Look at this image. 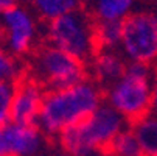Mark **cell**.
<instances>
[{"label":"cell","mask_w":157,"mask_h":156,"mask_svg":"<svg viewBox=\"0 0 157 156\" xmlns=\"http://www.w3.org/2000/svg\"><path fill=\"white\" fill-rule=\"evenodd\" d=\"M107 156H110V154H107Z\"/></svg>","instance_id":"obj_20"},{"label":"cell","mask_w":157,"mask_h":156,"mask_svg":"<svg viewBox=\"0 0 157 156\" xmlns=\"http://www.w3.org/2000/svg\"><path fill=\"white\" fill-rule=\"evenodd\" d=\"M45 39L47 44L86 64L98 52L95 42V22L86 10L47 22Z\"/></svg>","instance_id":"obj_5"},{"label":"cell","mask_w":157,"mask_h":156,"mask_svg":"<svg viewBox=\"0 0 157 156\" xmlns=\"http://www.w3.org/2000/svg\"><path fill=\"white\" fill-rule=\"evenodd\" d=\"M25 75L45 91L73 86L87 77V64L50 44L34 49L25 66Z\"/></svg>","instance_id":"obj_4"},{"label":"cell","mask_w":157,"mask_h":156,"mask_svg":"<svg viewBox=\"0 0 157 156\" xmlns=\"http://www.w3.org/2000/svg\"><path fill=\"white\" fill-rule=\"evenodd\" d=\"M44 139V133L37 125H24L6 122L0 126V156H31Z\"/></svg>","instance_id":"obj_9"},{"label":"cell","mask_w":157,"mask_h":156,"mask_svg":"<svg viewBox=\"0 0 157 156\" xmlns=\"http://www.w3.org/2000/svg\"><path fill=\"white\" fill-rule=\"evenodd\" d=\"M25 75V66H22L16 56L0 46V81L17 83Z\"/></svg>","instance_id":"obj_16"},{"label":"cell","mask_w":157,"mask_h":156,"mask_svg":"<svg viewBox=\"0 0 157 156\" xmlns=\"http://www.w3.org/2000/svg\"><path fill=\"white\" fill-rule=\"evenodd\" d=\"M30 5L39 19L52 22L61 16L84 10L86 0H30Z\"/></svg>","instance_id":"obj_12"},{"label":"cell","mask_w":157,"mask_h":156,"mask_svg":"<svg viewBox=\"0 0 157 156\" xmlns=\"http://www.w3.org/2000/svg\"><path fill=\"white\" fill-rule=\"evenodd\" d=\"M152 66L128 62L123 75L104 89V102L131 125L151 113Z\"/></svg>","instance_id":"obj_3"},{"label":"cell","mask_w":157,"mask_h":156,"mask_svg":"<svg viewBox=\"0 0 157 156\" xmlns=\"http://www.w3.org/2000/svg\"><path fill=\"white\" fill-rule=\"evenodd\" d=\"M19 5V0H0V14Z\"/></svg>","instance_id":"obj_19"},{"label":"cell","mask_w":157,"mask_h":156,"mask_svg":"<svg viewBox=\"0 0 157 156\" xmlns=\"http://www.w3.org/2000/svg\"><path fill=\"white\" fill-rule=\"evenodd\" d=\"M118 52L128 62L157 64V10H136L121 24Z\"/></svg>","instance_id":"obj_6"},{"label":"cell","mask_w":157,"mask_h":156,"mask_svg":"<svg viewBox=\"0 0 157 156\" xmlns=\"http://www.w3.org/2000/svg\"><path fill=\"white\" fill-rule=\"evenodd\" d=\"M129 128L139 141L142 156H157V116L149 113L131 123Z\"/></svg>","instance_id":"obj_13"},{"label":"cell","mask_w":157,"mask_h":156,"mask_svg":"<svg viewBox=\"0 0 157 156\" xmlns=\"http://www.w3.org/2000/svg\"><path fill=\"white\" fill-rule=\"evenodd\" d=\"M106 154H110V156H142L139 141H137L136 134L132 133V130L131 128L123 130L112 141Z\"/></svg>","instance_id":"obj_15"},{"label":"cell","mask_w":157,"mask_h":156,"mask_svg":"<svg viewBox=\"0 0 157 156\" xmlns=\"http://www.w3.org/2000/svg\"><path fill=\"white\" fill-rule=\"evenodd\" d=\"M95 42L98 50H118L121 42V24L118 22L95 24Z\"/></svg>","instance_id":"obj_14"},{"label":"cell","mask_w":157,"mask_h":156,"mask_svg":"<svg viewBox=\"0 0 157 156\" xmlns=\"http://www.w3.org/2000/svg\"><path fill=\"white\" fill-rule=\"evenodd\" d=\"M126 66L128 61L118 50H98L87 62V77L104 91L123 75Z\"/></svg>","instance_id":"obj_10"},{"label":"cell","mask_w":157,"mask_h":156,"mask_svg":"<svg viewBox=\"0 0 157 156\" xmlns=\"http://www.w3.org/2000/svg\"><path fill=\"white\" fill-rule=\"evenodd\" d=\"M45 92V89L33 78L24 75L14 84L10 120L24 125H36Z\"/></svg>","instance_id":"obj_8"},{"label":"cell","mask_w":157,"mask_h":156,"mask_svg":"<svg viewBox=\"0 0 157 156\" xmlns=\"http://www.w3.org/2000/svg\"><path fill=\"white\" fill-rule=\"evenodd\" d=\"M151 114L157 116V69L154 72L152 87H151Z\"/></svg>","instance_id":"obj_18"},{"label":"cell","mask_w":157,"mask_h":156,"mask_svg":"<svg viewBox=\"0 0 157 156\" xmlns=\"http://www.w3.org/2000/svg\"><path fill=\"white\" fill-rule=\"evenodd\" d=\"M37 16L33 10L17 5L0 14V46L13 56H30L37 42Z\"/></svg>","instance_id":"obj_7"},{"label":"cell","mask_w":157,"mask_h":156,"mask_svg":"<svg viewBox=\"0 0 157 156\" xmlns=\"http://www.w3.org/2000/svg\"><path fill=\"white\" fill-rule=\"evenodd\" d=\"M13 92H14V83L0 81V126L10 122Z\"/></svg>","instance_id":"obj_17"},{"label":"cell","mask_w":157,"mask_h":156,"mask_svg":"<svg viewBox=\"0 0 157 156\" xmlns=\"http://www.w3.org/2000/svg\"><path fill=\"white\" fill-rule=\"evenodd\" d=\"M137 0H86L84 10L95 24L123 22L136 11Z\"/></svg>","instance_id":"obj_11"},{"label":"cell","mask_w":157,"mask_h":156,"mask_svg":"<svg viewBox=\"0 0 157 156\" xmlns=\"http://www.w3.org/2000/svg\"><path fill=\"white\" fill-rule=\"evenodd\" d=\"M128 125L123 116L103 102L87 119L67 128L58 138L62 150L72 156H87L94 151L106 153L112 141Z\"/></svg>","instance_id":"obj_2"},{"label":"cell","mask_w":157,"mask_h":156,"mask_svg":"<svg viewBox=\"0 0 157 156\" xmlns=\"http://www.w3.org/2000/svg\"><path fill=\"white\" fill-rule=\"evenodd\" d=\"M103 102V87L90 78L69 87L47 91L36 125L44 134L59 136L67 128L87 119Z\"/></svg>","instance_id":"obj_1"}]
</instances>
